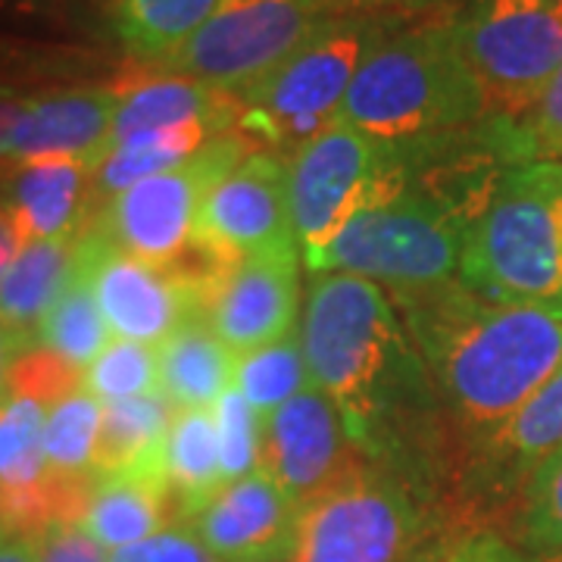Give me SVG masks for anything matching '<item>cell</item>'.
Returning <instances> with one entry per match:
<instances>
[{
  "label": "cell",
  "mask_w": 562,
  "mask_h": 562,
  "mask_svg": "<svg viewBox=\"0 0 562 562\" xmlns=\"http://www.w3.org/2000/svg\"><path fill=\"white\" fill-rule=\"evenodd\" d=\"M447 403L475 435L497 428L562 362V297L494 301L465 281L394 294Z\"/></svg>",
  "instance_id": "obj_2"
},
{
  "label": "cell",
  "mask_w": 562,
  "mask_h": 562,
  "mask_svg": "<svg viewBox=\"0 0 562 562\" xmlns=\"http://www.w3.org/2000/svg\"><path fill=\"white\" fill-rule=\"evenodd\" d=\"M103 406L88 391L54 403L44 419V460L63 479H94Z\"/></svg>",
  "instance_id": "obj_29"
},
{
  "label": "cell",
  "mask_w": 562,
  "mask_h": 562,
  "mask_svg": "<svg viewBox=\"0 0 562 562\" xmlns=\"http://www.w3.org/2000/svg\"><path fill=\"white\" fill-rule=\"evenodd\" d=\"M538 562H562V557H538Z\"/></svg>",
  "instance_id": "obj_45"
},
{
  "label": "cell",
  "mask_w": 562,
  "mask_h": 562,
  "mask_svg": "<svg viewBox=\"0 0 562 562\" xmlns=\"http://www.w3.org/2000/svg\"><path fill=\"white\" fill-rule=\"evenodd\" d=\"M85 391L103 403L132 401L160 394V357L154 347L138 341H110L101 357L85 369Z\"/></svg>",
  "instance_id": "obj_31"
},
{
  "label": "cell",
  "mask_w": 562,
  "mask_h": 562,
  "mask_svg": "<svg viewBox=\"0 0 562 562\" xmlns=\"http://www.w3.org/2000/svg\"><path fill=\"white\" fill-rule=\"evenodd\" d=\"M22 110H25V101L13 98V94H0V157H3V144L10 138L13 125L20 122Z\"/></svg>",
  "instance_id": "obj_41"
},
{
  "label": "cell",
  "mask_w": 562,
  "mask_h": 562,
  "mask_svg": "<svg viewBox=\"0 0 562 562\" xmlns=\"http://www.w3.org/2000/svg\"><path fill=\"white\" fill-rule=\"evenodd\" d=\"M250 154L257 150L238 132L216 135L184 166L138 181L103 203L85 228L101 232L106 241L135 260L169 269L191 250L203 198Z\"/></svg>",
  "instance_id": "obj_9"
},
{
  "label": "cell",
  "mask_w": 562,
  "mask_h": 562,
  "mask_svg": "<svg viewBox=\"0 0 562 562\" xmlns=\"http://www.w3.org/2000/svg\"><path fill=\"white\" fill-rule=\"evenodd\" d=\"M166 479L181 522H191L225 487L216 409H179L166 438Z\"/></svg>",
  "instance_id": "obj_25"
},
{
  "label": "cell",
  "mask_w": 562,
  "mask_h": 562,
  "mask_svg": "<svg viewBox=\"0 0 562 562\" xmlns=\"http://www.w3.org/2000/svg\"><path fill=\"white\" fill-rule=\"evenodd\" d=\"M3 531H7V528H3V525H0V535H3Z\"/></svg>",
  "instance_id": "obj_46"
},
{
  "label": "cell",
  "mask_w": 562,
  "mask_h": 562,
  "mask_svg": "<svg viewBox=\"0 0 562 562\" xmlns=\"http://www.w3.org/2000/svg\"><path fill=\"white\" fill-rule=\"evenodd\" d=\"M162 453L120 472L94 475L79 528L106 553L147 541L162 528L181 522Z\"/></svg>",
  "instance_id": "obj_19"
},
{
  "label": "cell",
  "mask_w": 562,
  "mask_h": 562,
  "mask_svg": "<svg viewBox=\"0 0 562 562\" xmlns=\"http://www.w3.org/2000/svg\"><path fill=\"white\" fill-rule=\"evenodd\" d=\"M160 394L176 409H213L235 382L238 357L203 316H191L157 347Z\"/></svg>",
  "instance_id": "obj_22"
},
{
  "label": "cell",
  "mask_w": 562,
  "mask_h": 562,
  "mask_svg": "<svg viewBox=\"0 0 562 562\" xmlns=\"http://www.w3.org/2000/svg\"><path fill=\"white\" fill-rule=\"evenodd\" d=\"M453 29L491 116H525L562 66V0H475Z\"/></svg>",
  "instance_id": "obj_11"
},
{
  "label": "cell",
  "mask_w": 562,
  "mask_h": 562,
  "mask_svg": "<svg viewBox=\"0 0 562 562\" xmlns=\"http://www.w3.org/2000/svg\"><path fill=\"white\" fill-rule=\"evenodd\" d=\"M472 216L460 203L409 184L394 201L369 203L344 228L306 257L310 272H347L375 279L394 294L450 281L460 266L462 241Z\"/></svg>",
  "instance_id": "obj_7"
},
{
  "label": "cell",
  "mask_w": 562,
  "mask_h": 562,
  "mask_svg": "<svg viewBox=\"0 0 562 562\" xmlns=\"http://www.w3.org/2000/svg\"><path fill=\"white\" fill-rule=\"evenodd\" d=\"M366 462L344 425L341 409L319 387H306L262 419L260 469L297 506L353 475Z\"/></svg>",
  "instance_id": "obj_14"
},
{
  "label": "cell",
  "mask_w": 562,
  "mask_h": 562,
  "mask_svg": "<svg viewBox=\"0 0 562 562\" xmlns=\"http://www.w3.org/2000/svg\"><path fill=\"white\" fill-rule=\"evenodd\" d=\"M528 162H557L562 157V66L535 106L516 120Z\"/></svg>",
  "instance_id": "obj_35"
},
{
  "label": "cell",
  "mask_w": 562,
  "mask_h": 562,
  "mask_svg": "<svg viewBox=\"0 0 562 562\" xmlns=\"http://www.w3.org/2000/svg\"><path fill=\"white\" fill-rule=\"evenodd\" d=\"M0 562H41V531H3L0 535Z\"/></svg>",
  "instance_id": "obj_39"
},
{
  "label": "cell",
  "mask_w": 562,
  "mask_h": 562,
  "mask_svg": "<svg viewBox=\"0 0 562 562\" xmlns=\"http://www.w3.org/2000/svg\"><path fill=\"white\" fill-rule=\"evenodd\" d=\"M382 41L379 25L360 16H328L266 79L238 91V125L254 150L297 154L335 125L362 60Z\"/></svg>",
  "instance_id": "obj_5"
},
{
  "label": "cell",
  "mask_w": 562,
  "mask_h": 562,
  "mask_svg": "<svg viewBox=\"0 0 562 562\" xmlns=\"http://www.w3.org/2000/svg\"><path fill=\"white\" fill-rule=\"evenodd\" d=\"M76 238L22 244L0 281V325L25 344L38 341V325L60 297L76 262Z\"/></svg>",
  "instance_id": "obj_23"
},
{
  "label": "cell",
  "mask_w": 562,
  "mask_h": 562,
  "mask_svg": "<svg viewBox=\"0 0 562 562\" xmlns=\"http://www.w3.org/2000/svg\"><path fill=\"white\" fill-rule=\"evenodd\" d=\"M301 347L313 387L341 409L362 460L403 472L409 443L431 413L428 369L403 338L397 313L375 281L313 272Z\"/></svg>",
  "instance_id": "obj_1"
},
{
  "label": "cell",
  "mask_w": 562,
  "mask_h": 562,
  "mask_svg": "<svg viewBox=\"0 0 562 562\" xmlns=\"http://www.w3.org/2000/svg\"><path fill=\"white\" fill-rule=\"evenodd\" d=\"M41 562H110V553L79 525L57 522L41 531Z\"/></svg>",
  "instance_id": "obj_37"
},
{
  "label": "cell",
  "mask_w": 562,
  "mask_h": 562,
  "mask_svg": "<svg viewBox=\"0 0 562 562\" xmlns=\"http://www.w3.org/2000/svg\"><path fill=\"white\" fill-rule=\"evenodd\" d=\"M116 91H120V103H116L106 154L125 140L179 128L188 122H213L220 132H235L238 125V98L232 91H220L201 81L150 76Z\"/></svg>",
  "instance_id": "obj_21"
},
{
  "label": "cell",
  "mask_w": 562,
  "mask_h": 562,
  "mask_svg": "<svg viewBox=\"0 0 562 562\" xmlns=\"http://www.w3.org/2000/svg\"><path fill=\"white\" fill-rule=\"evenodd\" d=\"M460 272L494 301L562 297V162L501 172L465 228Z\"/></svg>",
  "instance_id": "obj_4"
},
{
  "label": "cell",
  "mask_w": 562,
  "mask_h": 562,
  "mask_svg": "<svg viewBox=\"0 0 562 562\" xmlns=\"http://www.w3.org/2000/svg\"><path fill=\"white\" fill-rule=\"evenodd\" d=\"M38 344L44 350H54L57 357L72 366H91L110 344V325L103 319L101 306L94 301V291L72 262V276L60 291V297L50 303L38 325Z\"/></svg>",
  "instance_id": "obj_28"
},
{
  "label": "cell",
  "mask_w": 562,
  "mask_h": 562,
  "mask_svg": "<svg viewBox=\"0 0 562 562\" xmlns=\"http://www.w3.org/2000/svg\"><path fill=\"white\" fill-rule=\"evenodd\" d=\"M220 3L222 0H120L116 29L125 50L150 66L191 38Z\"/></svg>",
  "instance_id": "obj_27"
},
{
  "label": "cell",
  "mask_w": 562,
  "mask_h": 562,
  "mask_svg": "<svg viewBox=\"0 0 562 562\" xmlns=\"http://www.w3.org/2000/svg\"><path fill=\"white\" fill-rule=\"evenodd\" d=\"M191 250L216 269L266 254H301L288 201V160L257 150L203 198Z\"/></svg>",
  "instance_id": "obj_13"
},
{
  "label": "cell",
  "mask_w": 562,
  "mask_h": 562,
  "mask_svg": "<svg viewBox=\"0 0 562 562\" xmlns=\"http://www.w3.org/2000/svg\"><path fill=\"white\" fill-rule=\"evenodd\" d=\"M301 313V254H266L216 269L203 288V319L247 357L294 335Z\"/></svg>",
  "instance_id": "obj_15"
},
{
  "label": "cell",
  "mask_w": 562,
  "mask_h": 562,
  "mask_svg": "<svg viewBox=\"0 0 562 562\" xmlns=\"http://www.w3.org/2000/svg\"><path fill=\"white\" fill-rule=\"evenodd\" d=\"M110 562H220L210 557L191 525H169L147 541L132 543L110 553Z\"/></svg>",
  "instance_id": "obj_36"
},
{
  "label": "cell",
  "mask_w": 562,
  "mask_h": 562,
  "mask_svg": "<svg viewBox=\"0 0 562 562\" xmlns=\"http://www.w3.org/2000/svg\"><path fill=\"white\" fill-rule=\"evenodd\" d=\"M435 550L419 482L366 462L301 503L291 562H435Z\"/></svg>",
  "instance_id": "obj_6"
},
{
  "label": "cell",
  "mask_w": 562,
  "mask_h": 562,
  "mask_svg": "<svg viewBox=\"0 0 562 562\" xmlns=\"http://www.w3.org/2000/svg\"><path fill=\"white\" fill-rule=\"evenodd\" d=\"M116 103V88L60 91L38 101H25V110L3 144L0 160L25 162L69 157L94 169L106 154Z\"/></svg>",
  "instance_id": "obj_18"
},
{
  "label": "cell",
  "mask_w": 562,
  "mask_h": 562,
  "mask_svg": "<svg viewBox=\"0 0 562 562\" xmlns=\"http://www.w3.org/2000/svg\"><path fill=\"white\" fill-rule=\"evenodd\" d=\"M25 350H32V344H25L22 338H16L13 331H7L3 325H0V403H7V369H10V362L16 360L20 353Z\"/></svg>",
  "instance_id": "obj_40"
},
{
  "label": "cell",
  "mask_w": 562,
  "mask_h": 562,
  "mask_svg": "<svg viewBox=\"0 0 562 562\" xmlns=\"http://www.w3.org/2000/svg\"><path fill=\"white\" fill-rule=\"evenodd\" d=\"M76 269L88 279L110 331L122 341L160 347L181 322L203 316V276L176 262L169 269L122 254L101 232L85 228Z\"/></svg>",
  "instance_id": "obj_12"
},
{
  "label": "cell",
  "mask_w": 562,
  "mask_h": 562,
  "mask_svg": "<svg viewBox=\"0 0 562 562\" xmlns=\"http://www.w3.org/2000/svg\"><path fill=\"white\" fill-rule=\"evenodd\" d=\"M519 531L538 557H562V450L543 460L525 484Z\"/></svg>",
  "instance_id": "obj_32"
},
{
  "label": "cell",
  "mask_w": 562,
  "mask_h": 562,
  "mask_svg": "<svg viewBox=\"0 0 562 562\" xmlns=\"http://www.w3.org/2000/svg\"><path fill=\"white\" fill-rule=\"evenodd\" d=\"M13 3L29 7V10H54V7H60V3H66V0H13Z\"/></svg>",
  "instance_id": "obj_43"
},
{
  "label": "cell",
  "mask_w": 562,
  "mask_h": 562,
  "mask_svg": "<svg viewBox=\"0 0 562 562\" xmlns=\"http://www.w3.org/2000/svg\"><path fill=\"white\" fill-rule=\"evenodd\" d=\"M176 406L162 394H144L132 401L103 403L101 438L94 457V475L120 472L128 465L162 453L169 428L176 422Z\"/></svg>",
  "instance_id": "obj_26"
},
{
  "label": "cell",
  "mask_w": 562,
  "mask_h": 562,
  "mask_svg": "<svg viewBox=\"0 0 562 562\" xmlns=\"http://www.w3.org/2000/svg\"><path fill=\"white\" fill-rule=\"evenodd\" d=\"M310 7H316L322 13L335 16L338 10H360V7H379V3H387V0H306Z\"/></svg>",
  "instance_id": "obj_42"
},
{
  "label": "cell",
  "mask_w": 562,
  "mask_h": 562,
  "mask_svg": "<svg viewBox=\"0 0 562 562\" xmlns=\"http://www.w3.org/2000/svg\"><path fill=\"white\" fill-rule=\"evenodd\" d=\"M297 503L262 469L228 482L191 519L210 557L220 562H291Z\"/></svg>",
  "instance_id": "obj_16"
},
{
  "label": "cell",
  "mask_w": 562,
  "mask_h": 562,
  "mask_svg": "<svg viewBox=\"0 0 562 562\" xmlns=\"http://www.w3.org/2000/svg\"><path fill=\"white\" fill-rule=\"evenodd\" d=\"M325 20L328 13L306 0H222L191 38L147 69L238 94L288 60Z\"/></svg>",
  "instance_id": "obj_10"
},
{
  "label": "cell",
  "mask_w": 562,
  "mask_h": 562,
  "mask_svg": "<svg viewBox=\"0 0 562 562\" xmlns=\"http://www.w3.org/2000/svg\"><path fill=\"white\" fill-rule=\"evenodd\" d=\"M0 406H3V403H0Z\"/></svg>",
  "instance_id": "obj_47"
},
{
  "label": "cell",
  "mask_w": 562,
  "mask_h": 562,
  "mask_svg": "<svg viewBox=\"0 0 562 562\" xmlns=\"http://www.w3.org/2000/svg\"><path fill=\"white\" fill-rule=\"evenodd\" d=\"M232 384L241 391L244 401L250 403L262 419L288 401H294L301 391L313 387L306 357H303L301 335H288L281 341L241 357L235 366V382Z\"/></svg>",
  "instance_id": "obj_30"
},
{
  "label": "cell",
  "mask_w": 562,
  "mask_h": 562,
  "mask_svg": "<svg viewBox=\"0 0 562 562\" xmlns=\"http://www.w3.org/2000/svg\"><path fill=\"white\" fill-rule=\"evenodd\" d=\"M85 384L79 366L57 357L54 350L32 347L20 353L7 369V401H35L41 406L72 397Z\"/></svg>",
  "instance_id": "obj_33"
},
{
  "label": "cell",
  "mask_w": 562,
  "mask_h": 562,
  "mask_svg": "<svg viewBox=\"0 0 562 562\" xmlns=\"http://www.w3.org/2000/svg\"><path fill=\"white\" fill-rule=\"evenodd\" d=\"M213 409H216V425H220L222 475H225V484L238 482L260 469L262 416L244 401V394L235 384L222 394Z\"/></svg>",
  "instance_id": "obj_34"
},
{
  "label": "cell",
  "mask_w": 562,
  "mask_h": 562,
  "mask_svg": "<svg viewBox=\"0 0 562 562\" xmlns=\"http://www.w3.org/2000/svg\"><path fill=\"white\" fill-rule=\"evenodd\" d=\"M216 135H225V132H220L213 122H188L179 128L140 135V138L113 147L91 169V216L101 210L103 203H110L116 194L128 191L132 184L184 166L206 140L216 138Z\"/></svg>",
  "instance_id": "obj_24"
},
{
  "label": "cell",
  "mask_w": 562,
  "mask_h": 562,
  "mask_svg": "<svg viewBox=\"0 0 562 562\" xmlns=\"http://www.w3.org/2000/svg\"><path fill=\"white\" fill-rule=\"evenodd\" d=\"M562 450V362L541 391L497 428L475 435L469 450L465 484L482 497H506L531 472Z\"/></svg>",
  "instance_id": "obj_17"
},
{
  "label": "cell",
  "mask_w": 562,
  "mask_h": 562,
  "mask_svg": "<svg viewBox=\"0 0 562 562\" xmlns=\"http://www.w3.org/2000/svg\"><path fill=\"white\" fill-rule=\"evenodd\" d=\"M10 228H13V225H10V213H7V206L0 203V241L10 235Z\"/></svg>",
  "instance_id": "obj_44"
},
{
  "label": "cell",
  "mask_w": 562,
  "mask_h": 562,
  "mask_svg": "<svg viewBox=\"0 0 562 562\" xmlns=\"http://www.w3.org/2000/svg\"><path fill=\"white\" fill-rule=\"evenodd\" d=\"M409 188L387 140L335 122L288 160V201L301 257L319 254L357 210L394 201Z\"/></svg>",
  "instance_id": "obj_8"
},
{
  "label": "cell",
  "mask_w": 562,
  "mask_h": 562,
  "mask_svg": "<svg viewBox=\"0 0 562 562\" xmlns=\"http://www.w3.org/2000/svg\"><path fill=\"white\" fill-rule=\"evenodd\" d=\"M3 206L22 244L76 238L91 220V166L69 157L16 162Z\"/></svg>",
  "instance_id": "obj_20"
},
{
  "label": "cell",
  "mask_w": 562,
  "mask_h": 562,
  "mask_svg": "<svg viewBox=\"0 0 562 562\" xmlns=\"http://www.w3.org/2000/svg\"><path fill=\"white\" fill-rule=\"evenodd\" d=\"M482 81L462 54L453 22L382 38L362 60L338 120L369 138H438L487 120Z\"/></svg>",
  "instance_id": "obj_3"
},
{
  "label": "cell",
  "mask_w": 562,
  "mask_h": 562,
  "mask_svg": "<svg viewBox=\"0 0 562 562\" xmlns=\"http://www.w3.org/2000/svg\"><path fill=\"white\" fill-rule=\"evenodd\" d=\"M447 562H525L513 547H506L497 538H472V541H465L460 550H453Z\"/></svg>",
  "instance_id": "obj_38"
}]
</instances>
